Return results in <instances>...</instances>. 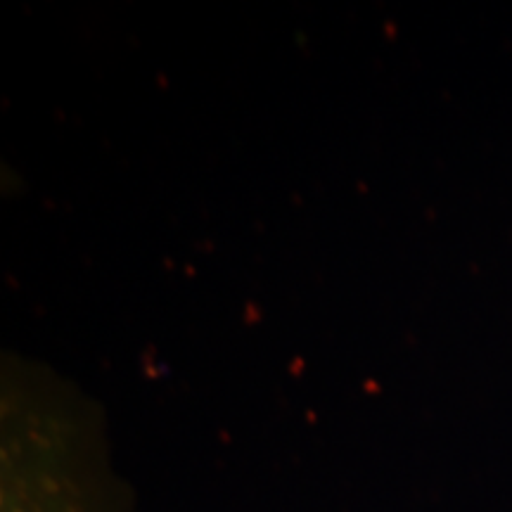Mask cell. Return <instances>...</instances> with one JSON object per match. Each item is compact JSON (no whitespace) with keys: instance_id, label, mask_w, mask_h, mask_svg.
Returning a JSON list of instances; mask_svg holds the SVG:
<instances>
[]
</instances>
